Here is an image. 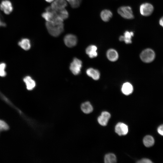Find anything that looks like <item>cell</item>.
Instances as JSON below:
<instances>
[{"instance_id":"obj_1","label":"cell","mask_w":163,"mask_h":163,"mask_svg":"<svg viewBox=\"0 0 163 163\" xmlns=\"http://www.w3.org/2000/svg\"><path fill=\"white\" fill-rule=\"evenodd\" d=\"M46 26L49 34L55 37L59 35L64 30L63 22H52L46 21Z\"/></svg>"},{"instance_id":"obj_2","label":"cell","mask_w":163,"mask_h":163,"mask_svg":"<svg viewBox=\"0 0 163 163\" xmlns=\"http://www.w3.org/2000/svg\"><path fill=\"white\" fill-rule=\"evenodd\" d=\"M140 57L143 62L149 63L154 60L155 57V53L152 49H147L142 52L140 54Z\"/></svg>"},{"instance_id":"obj_3","label":"cell","mask_w":163,"mask_h":163,"mask_svg":"<svg viewBox=\"0 0 163 163\" xmlns=\"http://www.w3.org/2000/svg\"><path fill=\"white\" fill-rule=\"evenodd\" d=\"M118 13L123 18L129 19L133 18L134 15L131 8L128 6H123L117 10Z\"/></svg>"},{"instance_id":"obj_4","label":"cell","mask_w":163,"mask_h":163,"mask_svg":"<svg viewBox=\"0 0 163 163\" xmlns=\"http://www.w3.org/2000/svg\"><path fill=\"white\" fill-rule=\"evenodd\" d=\"M82 64V62L80 59L77 58L74 59L70 66V69L73 74L77 75L80 73Z\"/></svg>"},{"instance_id":"obj_5","label":"cell","mask_w":163,"mask_h":163,"mask_svg":"<svg viewBox=\"0 0 163 163\" xmlns=\"http://www.w3.org/2000/svg\"><path fill=\"white\" fill-rule=\"evenodd\" d=\"M139 10L142 15L148 16L152 13L154 10V7L151 4L145 3L142 4L140 5Z\"/></svg>"},{"instance_id":"obj_6","label":"cell","mask_w":163,"mask_h":163,"mask_svg":"<svg viewBox=\"0 0 163 163\" xmlns=\"http://www.w3.org/2000/svg\"><path fill=\"white\" fill-rule=\"evenodd\" d=\"M0 9L6 14L11 13L13 10V7L11 2L8 0L2 1L0 4Z\"/></svg>"},{"instance_id":"obj_7","label":"cell","mask_w":163,"mask_h":163,"mask_svg":"<svg viewBox=\"0 0 163 163\" xmlns=\"http://www.w3.org/2000/svg\"><path fill=\"white\" fill-rule=\"evenodd\" d=\"M64 41L65 45L67 46L71 47L76 45L77 42V39L75 35L69 34L65 36Z\"/></svg>"},{"instance_id":"obj_8","label":"cell","mask_w":163,"mask_h":163,"mask_svg":"<svg viewBox=\"0 0 163 163\" xmlns=\"http://www.w3.org/2000/svg\"><path fill=\"white\" fill-rule=\"evenodd\" d=\"M115 132L119 136L126 135L128 131V126L121 122L118 123L115 127Z\"/></svg>"},{"instance_id":"obj_9","label":"cell","mask_w":163,"mask_h":163,"mask_svg":"<svg viewBox=\"0 0 163 163\" xmlns=\"http://www.w3.org/2000/svg\"><path fill=\"white\" fill-rule=\"evenodd\" d=\"M67 5L66 0H54L50 7L54 10H58L65 8Z\"/></svg>"},{"instance_id":"obj_10","label":"cell","mask_w":163,"mask_h":163,"mask_svg":"<svg viewBox=\"0 0 163 163\" xmlns=\"http://www.w3.org/2000/svg\"><path fill=\"white\" fill-rule=\"evenodd\" d=\"M110 117V114L108 112L103 111L102 112L101 115L97 118L98 123L102 126H106L109 120Z\"/></svg>"},{"instance_id":"obj_11","label":"cell","mask_w":163,"mask_h":163,"mask_svg":"<svg viewBox=\"0 0 163 163\" xmlns=\"http://www.w3.org/2000/svg\"><path fill=\"white\" fill-rule=\"evenodd\" d=\"M23 81L25 84L27 89L28 90H32L36 86L35 81L30 76H25L23 78Z\"/></svg>"},{"instance_id":"obj_12","label":"cell","mask_w":163,"mask_h":163,"mask_svg":"<svg viewBox=\"0 0 163 163\" xmlns=\"http://www.w3.org/2000/svg\"><path fill=\"white\" fill-rule=\"evenodd\" d=\"M18 45L25 50H29L31 46L30 40L27 38H22L18 43Z\"/></svg>"},{"instance_id":"obj_13","label":"cell","mask_w":163,"mask_h":163,"mask_svg":"<svg viewBox=\"0 0 163 163\" xmlns=\"http://www.w3.org/2000/svg\"><path fill=\"white\" fill-rule=\"evenodd\" d=\"M134 35L133 32L126 31L124 34V36H121L119 37L120 41H124L126 44L132 43L131 39Z\"/></svg>"},{"instance_id":"obj_14","label":"cell","mask_w":163,"mask_h":163,"mask_svg":"<svg viewBox=\"0 0 163 163\" xmlns=\"http://www.w3.org/2000/svg\"><path fill=\"white\" fill-rule=\"evenodd\" d=\"M97 47L94 45H91L88 46L86 49V54L91 58H94L97 56Z\"/></svg>"},{"instance_id":"obj_15","label":"cell","mask_w":163,"mask_h":163,"mask_svg":"<svg viewBox=\"0 0 163 163\" xmlns=\"http://www.w3.org/2000/svg\"><path fill=\"white\" fill-rule=\"evenodd\" d=\"M121 91L122 93L125 95H129L133 91V86L129 82H125L122 86Z\"/></svg>"},{"instance_id":"obj_16","label":"cell","mask_w":163,"mask_h":163,"mask_svg":"<svg viewBox=\"0 0 163 163\" xmlns=\"http://www.w3.org/2000/svg\"><path fill=\"white\" fill-rule=\"evenodd\" d=\"M107 56L110 61L114 62L118 58V54L117 52L113 49H110L107 52Z\"/></svg>"},{"instance_id":"obj_17","label":"cell","mask_w":163,"mask_h":163,"mask_svg":"<svg viewBox=\"0 0 163 163\" xmlns=\"http://www.w3.org/2000/svg\"><path fill=\"white\" fill-rule=\"evenodd\" d=\"M86 72L88 76L94 80H97L100 78V73L97 69L90 68L87 69Z\"/></svg>"},{"instance_id":"obj_18","label":"cell","mask_w":163,"mask_h":163,"mask_svg":"<svg viewBox=\"0 0 163 163\" xmlns=\"http://www.w3.org/2000/svg\"><path fill=\"white\" fill-rule=\"evenodd\" d=\"M81 108L82 111L85 113L88 114L93 110V108L90 102L86 101L82 104Z\"/></svg>"},{"instance_id":"obj_19","label":"cell","mask_w":163,"mask_h":163,"mask_svg":"<svg viewBox=\"0 0 163 163\" xmlns=\"http://www.w3.org/2000/svg\"><path fill=\"white\" fill-rule=\"evenodd\" d=\"M51 9L52 11L57 16L60 17L63 20L66 19L68 18L69 14L65 8L58 10H54L52 8Z\"/></svg>"},{"instance_id":"obj_20","label":"cell","mask_w":163,"mask_h":163,"mask_svg":"<svg viewBox=\"0 0 163 163\" xmlns=\"http://www.w3.org/2000/svg\"><path fill=\"white\" fill-rule=\"evenodd\" d=\"M112 16L113 14L112 12L110 11L107 9L103 10L100 14L101 19L105 22L109 21Z\"/></svg>"},{"instance_id":"obj_21","label":"cell","mask_w":163,"mask_h":163,"mask_svg":"<svg viewBox=\"0 0 163 163\" xmlns=\"http://www.w3.org/2000/svg\"><path fill=\"white\" fill-rule=\"evenodd\" d=\"M155 141L152 136L150 135L145 136L143 139V142L144 145L147 147L152 146L154 144Z\"/></svg>"},{"instance_id":"obj_22","label":"cell","mask_w":163,"mask_h":163,"mask_svg":"<svg viewBox=\"0 0 163 163\" xmlns=\"http://www.w3.org/2000/svg\"><path fill=\"white\" fill-rule=\"evenodd\" d=\"M104 161L106 163H115L117 161L116 157L113 154H107L105 156Z\"/></svg>"},{"instance_id":"obj_23","label":"cell","mask_w":163,"mask_h":163,"mask_svg":"<svg viewBox=\"0 0 163 163\" xmlns=\"http://www.w3.org/2000/svg\"><path fill=\"white\" fill-rule=\"evenodd\" d=\"M6 66V64L5 62H0V77H4L6 76L7 73L5 71Z\"/></svg>"},{"instance_id":"obj_24","label":"cell","mask_w":163,"mask_h":163,"mask_svg":"<svg viewBox=\"0 0 163 163\" xmlns=\"http://www.w3.org/2000/svg\"><path fill=\"white\" fill-rule=\"evenodd\" d=\"M68 2L71 6L73 8L78 7L82 2V0H66Z\"/></svg>"},{"instance_id":"obj_25","label":"cell","mask_w":163,"mask_h":163,"mask_svg":"<svg viewBox=\"0 0 163 163\" xmlns=\"http://www.w3.org/2000/svg\"><path fill=\"white\" fill-rule=\"evenodd\" d=\"M9 129L8 124L5 121L0 119V132L7 131Z\"/></svg>"},{"instance_id":"obj_26","label":"cell","mask_w":163,"mask_h":163,"mask_svg":"<svg viewBox=\"0 0 163 163\" xmlns=\"http://www.w3.org/2000/svg\"><path fill=\"white\" fill-rule=\"evenodd\" d=\"M3 19V16L0 12V27H5L6 26V24Z\"/></svg>"},{"instance_id":"obj_27","label":"cell","mask_w":163,"mask_h":163,"mask_svg":"<svg viewBox=\"0 0 163 163\" xmlns=\"http://www.w3.org/2000/svg\"><path fill=\"white\" fill-rule=\"evenodd\" d=\"M137 162L139 163H152V162L149 159L147 158H143L139 161Z\"/></svg>"},{"instance_id":"obj_28","label":"cell","mask_w":163,"mask_h":163,"mask_svg":"<svg viewBox=\"0 0 163 163\" xmlns=\"http://www.w3.org/2000/svg\"><path fill=\"white\" fill-rule=\"evenodd\" d=\"M157 131L159 134L163 136V124L160 126L158 128Z\"/></svg>"},{"instance_id":"obj_29","label":"cell","mask_w":163,"mask_h":163,"mask_svg":"<svg viewBox=\"0 0 163 163\" xmlns=\"http://www.w3.org/2000/svg\"><path fill=\"white\" fill-rule=\"evenodd\" d=\"M159 23L160 25L163 27V17L160 19L159 21Z\"/></svg>"},{"instance_id":"obj_30","label":"cell","mask_w":163,"mask_h":163,"mask_svg":"<svg viewBox=\"0 0 163 163\" xmlns=\"http://www.w3.org/2000/svg\"><path fill=\"white\" fill-rule=\"evenodd\" d=\"M45 0L48 2L50 3L53 2L54 0Z\"/></svg>"}]
</instances>
